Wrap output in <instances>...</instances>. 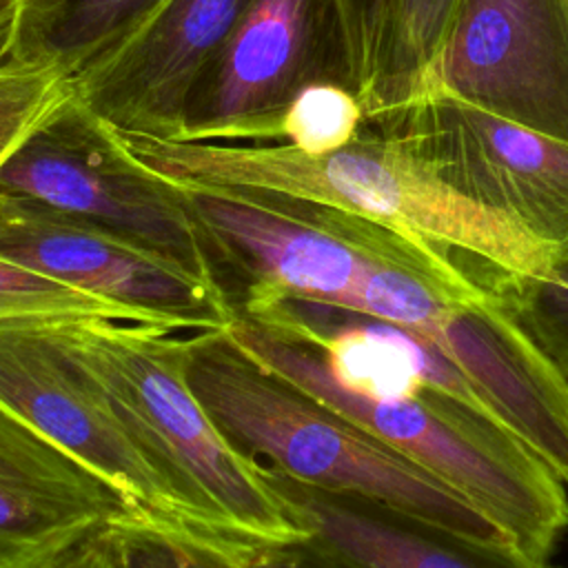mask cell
<instances>
[{
    "mask_svg": "<svg viewBox=\"0 0 568 568\" xmlns=\"http://www.w3.org/2000/svg\"><path fill=\"white\" fill-rule=\"evenodd\" d=\"M224 333L257 364L462 493L501 524L519 550L550 559L568 528V490L497 419L428 386L410 368L337 366L315 342L242 311Z\"/></svg>",
    "mask_w": 568,
    "mask_h": 568,
    "instance_id": "obj_1",
    "label": "cell"
},
{
    "mask_svg": "<svg viewBox=\"0 0 568 568\" xmlns=\"http://www.w3.org/2000/svg\"><path fill=\"white\" fill-rule=\"evenodd\" d=\"M129 153L184 186L242 189L344 211L442 251L495 277L539 275L552 248L470 200L397 140L362 131L328 153L286 142H182L118 133Z\"/></svg>",
    "mask_w": 568,
    "mask_h": 568,
    "instance_id": "obj_2",
    "label": "cell"
},
{
    "mask_svg": "<svg viewBox=\"0 0 568 568\" xmlns=\"http://www.w3.org/2000/svg\"><path fill=\"white\" fill-rule=\"evenodd\" d=\"M186 379L246 453L320 493L362 499L473 541L515 546L513 535L462 493L337 410L248 357L226 333L189 331Z\"/></svg>",
    "mask_w": 568,
    "mask_h": 568,
    "instance_id": "obj_3",
    "label": "cell"
},
{
    "mask_svg": "<svg viewBox=\"0 0 568 568\" xmlns=\"http://www.w3.org/2000/svg\"><path fill=\"white\" fill-rule=\"evenodd\" d=\"M53 326L217 535L248 552L308 544L280 475L242 450L193 393L180 331L111 320Z\"/></svg>",
    "mask_w": 568,
    "mask_h": 568,
    "instance_id": "obj_4",
    "label": "cell"
},
{
    "mask_svg": "<svg viewBox=\"0 0 568 568\" xmlns=\"http://www.w3.org/2000/svg\"><path fill=\"white\" fill-rule=\"evenodd\" d=\"M0 193L102 226L222 284L184 189L135 160L73 89L4 160Z\"/></svg>",
    "mask_w": 568,
    "mask_h": 568,
    "instance_id": "obj_5",
    "label": "cell"
},
{
    "mask_svg": "<svg viewBox=\"0 0 568 568\" xmlns=\"http://www.w3.org/2000/svg\"><path fill=\"white\" fill-rule=\"evenodd\" d=\"M0 404L106 479L140 528L229 550L53 324H0Z\"/></svg>",
    "mask_w": 568,
    "mask_h": 568,
    "instance_id": "obj_6",
    "label": "cell"
},
{
    "mask_svg": "<svg viewBox=\"0 0 568 568\" xmlns=\"http://www.w3.org/2000/svg\"><path fill=\"white\" fill-rule=\"evenodd\" d=\"M313 82L357 93L335 0H253L197 75L182 142H280L291 100Z\"/></svg>",
    "mask_w": 568,
    "mask_h": 568,
    "instance_id": "obj_7",
    "label": "cell"
},
{
    "mask_svg": "<svg viewBox=\"0 0 568 568\" xmlns=\"http://www.w3.org/2000/svg\"><path fill=\"white\" fill-rule=\"evenodd\" d=\"M555 251L568 246V142L439 91L364 124Z\"/></svg>",
    "mask_w": 568,
    "mask_h": 568,
    "instance_id": "obj_8",
    "label": "cell"
},
{
    "mask_svg": "<svg viewBox=\"0 0 568 568\" xmlns=\"http://www.w3.org/2000/svg\"><path fill=\"white\" fill-rule=\"evenodd\" d=\"M217 264L246 277L242 313L284 304L344 311L362 273V217L242 189L184 186Z\"/></svg>",
    "mask_w": 568,
    "mask_h": 568,
    "instance_id": "obj_9",
    "label": "cell"
},
{
    "mask_svg": "<svg viewBox=\"0 0 568 568\" xmlns=\"http://www.w3.org/2000/svg\"><path fill=\"white\" fill-rule=\"evenodd\" d=\"M0 257L133 311L169 331L224 328L237 306L166 255L27 197L0 193Z\"/></svg>",
    "mask_w": 568,
    "mask_h": 568,
    "instance_id": "obj_10",
    "label": "cell"
},
{
    "mask_svg": "<svg viewBox=\"0 0 568 568\" xmlns=\"http://www.w3.org/2000/svg\"><path fill=\"white\" fill-rule=\"evenodd\" d=\"M426 91L453 95L568 142L564 0H462L415 98Z\"/></svg>",
    "mask_w": 568,
    "mask_h": 568,
    "instance_id": "obj_11",
    "label": "cell"
},
{
    "mask_svg": "<svg viewBox=\"0 0 568 568\" xmlns=\"http://www.w3.org/2000/svg\"><path fill=\"white\" fill-rule=\"evenodd\" d=\"M253 0H166L115 53L73 80L118 133L178 140L186 98Z\"/></svg>",
    "mask_w": 568,
    "mask_h": 568,
    "instance_id": "obj_12",
    "label": "cell"
},
{
    "mask_svg": "<svg viewBox=\"0 0 568 568\" xmlns=\"http://www.w3.org/2000/svg\"><path fill=\"white\" fill-rule=\"evenodd\" d=\"M109 526H138L118 490L0 404V568H49Z\"/></svg>",
    "mask_w": 568,
    "mask_h": 568,
    "instance_id": "obj_13",
    "label": "cell"
},
{
    "mask_svg": "<svg viewBox=\"0 0 568 568\" xmlns=\"http://www.w3.org/2000/svg\"><path fill=\"white\" fill-rule=\"evenodd\" d=\"M284 484L311 530L302 550L324 568H561L515 546L473 541L377 504Z\"/></svg>",
    "mask_w": 568,
    "mask_h": 568,
    "instance_id": "obj_14",
    "label": "cell"
},
{
    "mask_svg": "<svg viewBox=\"0 0 568 568\" xmlns=\"http://www.w3.org/2000/svg\"><path fill=\"white\" fill-rule=\"evenodd\" d=\"M166 0H20L9 62L71 82L129 42Z\"/></svg>",
    "mask_w": 568,
    "mask_h": 568,
    "instance_id": "obj_15",
    "label": "cell"
},
{
    "mask_svg": "<svg viewBox=\"0 0 568 568\" xmlns=\"http://www.w3.org/2000/svg\"><path fill=\"white\" fill-rule=\"evenodd\" d=\"M462 0H390L373 75L359 95L364 124L415 98L435 64Z\"/></svg>",
    "mask_w": 568,
    "mask_h": 568,
    "instance_id": "obj_16",
    "label": "cell"
},
{
    "mask_svg": "<svg viewBox=\"0 0 568 568\" xmlns=\"http://www.w3.org/2000/svg\"><path fill=\"white\" fill-rule=\"evenodd\" d=\"M87 320L146 326L133 311L115 302L0 257V324H69Z\"/></svg>",
    "mask_w": 568,
    "mask_h": 568,
    "instance_id": "obj_17",
    "label": "cell"
},
{
    "mask_svg": "<svg viewBox=\"0 0 568 568\" xmlns=\"http://www.w3.org/2000/svg\"><path fill=\"white\" fill-rule=\"evenodd\" d=\"M493 286L568 382V246L539 275L501 277Z\"/></svg>",
    "mask_w": 568,
    "mask_h": 568,
    "instance_id": "obj_18",
    "label": "cell"
},
{
    "mask_svg": "<svg viewBox=\"0 0 568 568\" xmlns=\"http://www.w3.org/2000/svg\"><path fill=\"white\" fill-rule=\"evenodd\" d=\"M364 106L357 93L339 82H313L286 106L280 142L306 153H328L346 146L364 131Z\"/></svg>",
    "mask_w": 568,
    "mask_h": 568,
    "instance_id": "obj_19",
    "label": "cell"
},
{
    "mask_svg": "<svg viewBox=\"0 0 568 568\" xmlns=\"http://www.w3.org/2000/svg\"><path fill=\"white\" fill-rule=\"evenodd\" d=\"M73 89V82L40 67L7 62L0 67V169L16 146L58 106Z\"/></svg>",
    "mask_w": 568,
    "mask_h": 568,
    "instance_id": "obj_20",
    "label": "cell"
},
{
    "mask_svg": "<svg viewBox=\"0 0 568 568\" xmlns=\"http://www.w3.org/2000/svg\"><path fill=\"white\" fill-rule=\"evenodd\" d=\"M133 568H246V552L155 528H126ZM253 555V552H251Z\"/></svg>",
    "mask_w": 568,
    "mask_h": 568,
    "instance_id": "obj_21",
    "label": "cell"
},
{
    "mask_svg": "<svg viewBox=\"0 0 568 568\" xmlns=\"http://www.w3.org/2000/svg\"><path fill=\"white\" fill-rule=\"evenodd\" d=\"M335 2H337L344 33H346L355 80H357V98H359L373 75L390 0H335Z\"/></svg>",
    "mask_w": 568,
    "mask_h": 568,
    "instance_id": "obj_22",
    "label": "cell"
},
{
    "mask_svg": "<svg viewBox=\"0 0 568 568\" xmlns=\"http://www.w3.org/2000/svg\"><path fill=\"white\" fill-rule=\"evenodd\" d=\"M55 568H133L126 526H109L93 532L60 557Z\"/></svg>",
    "mask_w": 568,
    "mask_h": 568,
    "instance_id": "obj_23",
    "label": "cell"
},
{
    "mask_svg": "<svg viewBox=\"0 0 568 568\" xmlns=\"http://www.w3.org/2000/svg\"><path fill=\"white\" fill-rule=\"evenodd\" d=\"M246 568H324L317 559L311 564L300 548L293 550H257L248 555Z\"/></svg>",
    "mask_w": 568,
    "mask_h": 568,
    "instance_id": "obj_24",
    "label": "cell"
},
{
    "mask_svg": "<svg viewBox=\"0 0 568 568\" xmlns=\"http://www.w3.org/2000/svg\"><path fill=\"white\" fill-rule=\"evenodd\" d=\"M20 0H0V67L9 62Z\"/></svg>",
    "mask_w": 568,
    "mask_h": 568,
    "instance_id": "obj_25",
    "label": "cell"
},
{
    "mask_svg": "<svg viewBox=\"0 0 568 568\" xmlns=\"http://www.w3.org/2000/svg\"><path fill=\"white\" fill-rule=\"evenodd\" d=\"M564 4H566V11H568V0H564Z\"/></svg>",
    "mask_w": 568,
    "mask_h": 568,
    "instance_id": "obj_26",
    "label": "cell"
},
{
    "mask_svg": "<svg viewBox=\"0 0 568 568\" xmlns=\"http://www.w3.org/2000/svg\"><path fill=\"white\" fill-rule=\"evenodd\" d=\"M58 561H60V559H58ZM58 561H55V564H58ZM55 564H53V566H49V568H55Z\"/></svg>",
    "mask_w": 568,
    "mask_h": 568,
    "instance_id": "obj_27",
    "label": "cell"
}]
</instances>
